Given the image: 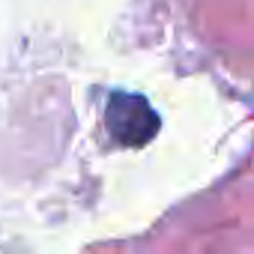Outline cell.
<instances>
[{"instance_id": "obj_1", "label": "cell", "mask_w": 254, "mask_h": 254, "mask_svg": "<svg viewBox=\"0 0 254 254\" xmlns=\"http://www.w3.org/2000/svg\"><path fill=\"white\" fill-rule=\"evenodd\" d=\"M108 129L120 144H144L159 129V117L147 99L132 93H114L108 102Z\"/></svg>"}]
</instances>
